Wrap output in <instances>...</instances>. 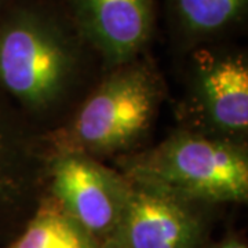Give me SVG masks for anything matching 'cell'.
<instances>
[{
  "mask_svg": "<svg viewBox=\"0 0 248 248\" xmlns=\"http://www.w3.org/2000/svg\"><path fill=\"white\" fill-rule=\"evenodd\" d=\"M134 185L203 202H246L248 161L229 143L202 135L181 134L127 164Z\"/></svg>",
  "mask_w": 248,
  "mask_h": 248,
  "instance_id": "obj_1",
  "label": "cell"
},
{
  "mask_svg": "<svg viewBox=\"0 0 248 248\" xmlns=\"http://www.w3.org/2000/svg\"><path fill=\"white\" fill-rule=\"evenodd\" d=\"M200 94L211 122L226 131L244 133L248 127V66L241 55H197Z\"/></svg>",
  "mask_w": 248,
  "mask_h": 248,
  "instance_id": "obj_7",
  "label": "cell"
},
{
  "mask_svg": "<svg viewBox=\"0 0 248 248\" xmlns=\"http://www.w3.org/2000/svg\"><path fill=\"white\" fill-rule=\"evenodd\" d=\"M81 33L110 61L127 62L148 43L155 0H72Z\"/></svg>",
  "mask_w": 248,
  "mask_h": 248,
  "instance_id": "obj_6",
  "label": "cell"
},
{
  "mask_svg": "<svg viewBox=\"0 0 248 248\" xmlns=\"http://www.w3.org/2000/svg\"><path fill=\"white\" fill-rule=\"evenodd\" d=\"M73 63L71 35L45 10L21 6L0 24V81L27 105L53 102Z\"/></svg>",
  "mask_w": 248,
  "mask_h": 248,
  "instance_id": "obj_2",
  "label": "cell"
},
{
  "mask_svg": "<svg viewBox=\"0 0 248 248\" xmlns=\"http://www.w3.org/2000/svg\"><path fill=\"white\" fill-rule=\"evenodd\" d=\"M248 0H170L175 27L192 40L221 33L243 18Z\"/></svg>",
  "mask_w": 248,
  "mask_h": 248,
  "instance_id": "obj_8",
  "label": "cell"
},
{
  "mask_svg": "<svg viewBox=\"0 0 248 248\" xmlns=\"http://www.w3.org/2000/svg\"><path fill=\"white\" fill-rule=\"evenodd\" d=\"M215 248H247V246L243 244V243H240L237 240H228L223 244H221V246H218V247Z\"/></svg>",
  "mask_w": 248,
  "mask_h": 248,
  "instance_id": "obj_11",
  "label": "cell"
},
{
  "mask_svg": "<svg viewBox=\"0 0 248 248\" xmlns=\"http://www.w3.org/2000/svg\"><path fill=\"white\" fill-rule=\"evenodd\" d=\"M159 99L155 78L130 66L108 79L86 101L66 135L68 153L120 149L151 125Z\"/></svg>",
  "mask_w": 248,
  "mask_h": 248,
  "instance_id": "obj_3",
  "label": "cell"
},
{
  "mask_svg": "<svg viewBox=\"0 0 248 248\" xmlns=\"http://www.w3.org/2000/svg\"><path fill=\"white\" fill-rule=\"evenodd\" d=\"M6 134L0 128V190L10 184V170H11V149Z\"/></svg>",
  "mask_w": 248,
  "mask_h": 248,
  "instance_id": "obj_10",
  "label": "cell"
},
{
  "mask_svg": "<svg viewBox=\"0 0 248 248\" xmlns=\"http://www.w3.org/2000/svg\"><path fill=\"white\" fill-rule=\"evenodd\" d=\"M9 248H95L93 237L57 203H46Z\"/></svg>",
  "mask_w": 248,
  "mask_h": 248,
  "instance_id": "obj_9",
  "label": "cell"
},
{
  "mask_svg": "<svg viewBox=\"0 0 248 248\" xmlns=\"http://www.w3.org/2000/svg\"><path fill=\"white\" fill-rule=\"evenodd\" d=\"M131 186L107 248L196 247L200 223L186 200L146 186Z\"/></svg>",
  "mask_w": 248,
  "mask_h": 248,
  "instance_id": "obj_5",
  "label": "cell"
},
{
  "mask_svg": "<svg viewBox=\"0 0 248 248\" xmlns=\"http://www.w3.org/2000/svg\"><path fill=\"white\" fill-rule=\"evenodd\" d=\"M131 184L78 153L53 166L57 203L91 237L112 234L131 193Z\"/></svg>",
  "mask_w": 248,
  "mask_h": 248,
  "instance_id": "obj_4",
  "label": "cell"
}]
</instances>
